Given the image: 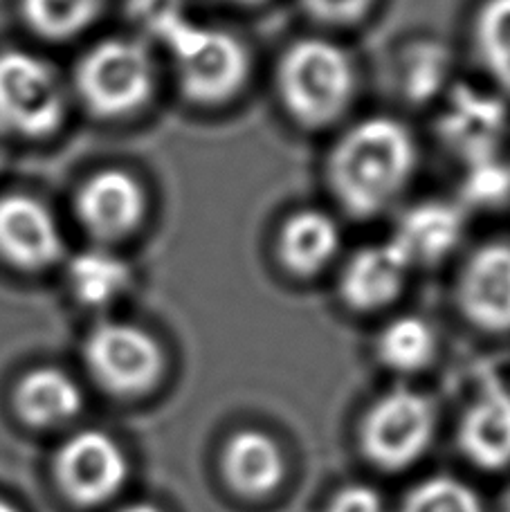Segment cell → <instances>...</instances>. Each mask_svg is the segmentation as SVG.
I'll return each instance as SVG.
<instances>
[{
  "mask_svg": "<svg viewBox=\"0 0 510 512\" xmlns=\"http://www.w3.org/2000/svg\"><path fill=\"white\" fill-rule=\"evenodd\" d=\"M463 214L457 205L425 200L400 216L391 241L405 254L409 265H432L452 254L463 236Z\"/></svg>",
  "mask_w": 510,
  "mask_h": 512,
  "instance_id": "obj_14",
  "label": "cell"
},
{
  "mask_svg": "<svg viewBox=\"0 0 510 512\" xmlns=\"http://www.w3.org/2000/svg\"><path fill=\"white\" fill-rule=\"evenodd\" d=\"M12 405L23 423L54 427L75 418L84 407L79 384L57 367H36L16 382Z\"/></svg>",
  "mask_w": 510,
  "mask_h": 512,
  "instance_id": "obj_15",
  "label": "cell"
},
{
  "mask_svg": "<svg viewBox=\"0 0 510 512\" xmlns=\"http://www.w3.org/2000/svg\"><path fill=\"white\" fill-rule=\"evenodd\" d=\"M84 360L99 387L115 396L149 391L165 369V355L156 337L126 322H99L86 335Z\"/></svg>",
  "mask_w": 510,
  "mask_h": 512,
  "instance_id": "obj_6",
  "label": "cell"
},
{
  "mask_svg": "<svg viewBox=\"0 0 510 512\" xmlns=\"http://www.w3.org/2000/svg\"><path fill=\"white\" fill-rule=\"evenodd\" d=\"M0 162H3V155H0Z\"/></svg>",
  "mask_w": 510,
  "mask_h": 512,
  "instance_id": "obj_33",
  "label": "cell"
},
{
  "mask_svg": "<svg viewBox=\"0 0 510 512\" xmlns=\"http://www.w3.org/2000/svg\"><path fill=\"white\" fill-rule=\"evenodd\" d=\"M461 445L481 468L510 465V393L502 384L488 387L470 407L461 427Z\"/></svg>",
  "mask_w": 510,
  "mask_h": 512,
  "instance_id": "obj_17",
  "label": "cell"
},
{
  "mask_svg": "<svg viewBox=\"0 0 510 512\" xmlns=\"http://www.w3.org/2000/svg\"><path fill=\"white\" fill-rule=\"evenodd\" d=\"M506 512H510V497H508V506H506Z\"/></svg>",
  "mask_w": 510,
  "mask_h": 512,
  "instance_id": "obj_32",
  "label": "cell"
},
{
  "mask_svg": "<svg viewBox=\"0 0 510 512\" xmlns=\"http://www.w3.org/2000/svg\"><path fill=\"white\" fill-rule=\"evenodd\" d=\"M376 351L389 369L403 373L421 371L436 353V333L423 317H396L380 331Z\"/></svg>",
  "mask_w": 510,
  "mask_h": 512,
  "instance_id": "obj_21",
  "label": "cell"
},
{
  "mask_svg": "<svg viewBox=\"0 0 510 512\" xmlns=\"http://www.w3.org/2000/svg\"><path fill=\"white\" fill-rule=\"evenodd\" d=\"M129 12L140 30L162 45L189 21L185 0H131Z\"/></svg>",
  "mask_w": 510,
  "mask_h": 512,
  "instance_id": "obj_26",
  "label": "cell"
},
{
  "mask_svg": "<svg viewBox=\"0 0 510 512\" xmlns=\"http://www.w3.org/2000/svg\"><path fill=\"white\" fill-rule=\"evenodd\" d=\"M504 131L506 108L502 99L468 86L452 90L441 113L439 135L454 155L466 164L497 158Z\"/></svg>",
  "mask_w": 510,
  "mask_h": 512,
  "instance_id": "obj_11",
  "label": "cell"
},
{
  "mask_svg": "<svg viewBox=\"0 0 510 512\" xmlns=\"http://www.w3.org/2000/svg\"><path fill=\"white\" fill-rule=\"evenodd\" d=\"M68 120V88L48 59L27 50L0 52V133L48 140Z\"/></svg>",
  "mask_w": 510,
  "mask_h": 512,
  "instance_id": "obj_4",
  "label": "cell"
},
{
  "mask_svg": "<svg viewBox=\"0 0 510 512\" xmlns=\"http://www.w3.org/2000/svg\"><path fill=\"white\" fill-rule=\"evenodd\" d=\"M106 0H18L27 30L45 41H70L95 25Z\"/></svg>",
  "mask_w": 510,
  "mask_h": 512,
  "instance_id": "obj_20",
  "label": "cell"
},
{
  "mask_svg": "<svg viewBox=\"0 0 510 512\" xmlns=\"http://www.w3.org/2000/svg\"><path fill=\"white\" fill-rule=\"evenodd\" d=\"M277 90L281 104L297 124L329 126L340 120L353 102V61L338 43L299 39L281 54Z\"/></svg>",
  "mask_w": 510,
  "mask_h": 512,
  "instance_id": "obj_2",
  "label": "cell"
},
{
  "mask_svg": "<svg viewBox=\"0 0 510 512\" xmlns=\"http://www.w3.org/2000/svg\"><path fill=\"white\" fill-rule=\"evenodd\" d=\"M416 142L391 117H367L346 131L329 158V185L355 218H371L403 194L416 169Z\"/></svg>",
  "mask_w": 510,
  "mask_h": 512,
  "instance_id": "obj_1",
  "label": "cell"
},
{
  "mask_svg": "<svg viewBox=\"0 0 510 512\" xmlns=\"http://www.w3.org/2000/svg\"><path fill=\"white\" fill-rule=\"evenodd\" d=\"M463 200L475 207H499L510 198V167L497 158L466 164Z\"/></svg>",
  "mask_w": 510,
  "mask_h": 512,
  "instance_id": "obj_25",
  "label": "cell"
},
{
  "mask_svg": "<svg viewBox=\"0 0 510 512\" xmlns=\"http://www.w3.org/2000/svg\"><path fill=\"white\" fill-rule=\"evenodd\" d=\"M329 512H385L380 495L369 486H349L335 495Z\"/></svg>",
  "mask_w": 510,
  "mask_h": 512,
  "instance_id": "obj_28",
  "label": "cell"
},
{
  "mask_svg": "<svg viewBox=\"0 0 510 512\" xmlns=\"http://www.w3.org/2000/svg\"><path fill=\"white\" fill-rule=\"evenodd\" d=\"M126 456L113 436L86 429L70 438L54 459L61 490L79 506H97L113 499L124 486Z\"/></svg>",
  "mask_w": 510,
  "mask_h": 512,
  "instance_id": "obj_9",
  "label": "cell"
},
{
  "mask_svg": "<svg viewBox=\"0 0 510 512\" xmlns=\"http://www.w3.org/2000/svg\"><path fill=\"white\" fill-rule=\"evenodd\" d=\"M75 90L90 113L117 120L142 111L156 90V61L140 39H104L84 52Z\"/></svg>",
  "mask_w": 510,
  "mask_h": 512,
  "instance_id": "obj_3",
  "label": "cell"
},
{
  "mask_svg": "<svg viewBox=\"0 0 510 512\" xmlns=\"http://www.w3.org/2000/svg\"><path fill=\"white\" fill-rule=\"evenodd\" d=\"M225 474L243 495H266L284 479V454L263 432L236 434L225 450Z\"/></svg>",
  "mask_w": 510,
  "mask_h": 512,
  "instance_id": "obj_19",
  "label": "cell"
},
{
  "mask_svg": "<svg viewBox=\"0 0 510 512\" xmlns=\"http://www.w3.org/2000/svg\"><path fill=\"white\" fill-rule=\"evenodd\" d=\"M412 265L394 241L367 245L351 254L340 277V295L346 306L360 313L385 308L403 292Z\"/></svg>",
  "mask_w": 510,
  "mask_h": 512,
  "instance_id": "obj_13",
  "label": "cell"
},
{
  "mask_svg": "<svg viewBox=\"0 0 510 512\" xmlns=\"http://www.w3.org/2000/svg\"><path fill=\"white\" fill-rule=\"evenodd\" d=\"M187 99L203 106L230 102L248 84L250 52L239 36L189 21L165 43Z\"/></svg>",
  "mask_w": 510,
  "mask_h": 512,
  "instance_id": "obj_5",
  "label": "cell"
},
{
  "mask_svg": "<svg viewBox=\"0 0 510 512\" xmlns=\"http://www.w3.org/2000/svg\"><path fill=\"white\" fill-rule=\"evenodd\" d=\"M450 70V59L441 45L418 43L405 59V93L409 99L425 102L443 86Z\"/></svg>",
  "mask_w": 510,
  "mask_h": 512,
  "instance_id": "obj_24",
  "label": "cell"
},
{
  "mask_svg": "<svg viewBox=\"0 0 510 512\" xmlns=\"http://www.w3.org/2000/svg\"><path fill=\"white\" fill-rule=\"evenodd\" d=\"M236 5H243V7H254V5H261L266 3V0H232Z\"/></svg>",
  "mask_w": 510,
  "mask_h": 512,
  "instance_id": "obj_30",
  "label": "cell"
},
{
  "mask_svg": "<svg viewBox=\"0 0 510 512\" xmlns=\"http://www.w3.org/2000/svg\"><path fill=\"white\" fill-rule=\"evenodd\" d=\"M79 225L102 243L131 236L147 214L144 187L124 169H99L88 176L75 196Z\"/></svg>",
  "mask_w": 510,
  "mask_h": 512,
  "instance_id": "obj_10",
  "label": "cell"
},
{
  "mask_svg": "<svg viewBox=\"0 0 510 512\" xmlns=\"http://www.w3.org/2000/svg\"><path fill=\"white\" fill-rule=\"evenodd\" d=\"M0 512H21V510H18L16 506H12V504H9V501H5V499H0Z\"/></svg>",
  "mask_w": 510,
  "mask_h": 512,
  "instance_id": "obj_31",
  "label": "cell"
},
{
  "mask_svg": "<svg viewBox=\"0 0 510 512\" xmlns=\"http://www.w3.org/2000/svg\"><path fill=\"white\" fill-rule=\"evenodd\" d=\"M479 59L510 95V0H486L475 21Z\"/></svg>",
  "mask_w": 510,
  "mask_h": 512,
  "instance_id": "obj_22",
  "label": "cell"
},
{
  "mask_svg": "<svg viewBox=\"0 0 510 512\" xmlns=\"http://www.w3.org/2000/svg\"><path fill=\"white\" fill-rule=\"evenodd\" d=\"M434 411L430 400L412 389L382 396L364 418L362 443L373 463L387 470L412 465L432 441Z\"/></svg>",
  "mask_w": 510,
  "mask_h": 512,
  "instance_id": "obj_7",
  "label": "cell"
},
{
  "mask_svg": "<svg viewBox=\"0 0 510 512\" xmlns=\"http://www.w3.org/2000/svg\"><path fill=\"white\" fill-rule=\"evenodd\" d=\"M400 512H484V506L466 483L452 477H434L412 490Z\"/></svg>",
  "mask_w": 510,
  "mask_h": 512,
  "instance_id": "obj_23",
  "label": "cell"
},
{
  "mask_svg": "<svg viewBox=\"0 0 510 512\" xmlns=\"http://www.w3.org/2000/svg\"><path fill=\"white\" fill-rule=\"evenodd\" d=\"M66 254V239L52 209L21 191L0 196V263L23 274L54 268Z\"/></svg>",
  "mask_w": 510,
  "mask_h": 512,
  "instance_id": "obj_8",
  "label": "cell"
},
{
  "mask_svg": "<svg viewBox=\"0 0 510 512\" xmlns=\"http://www.w3.org/2000/svg\"><path fill=\"white\" fill-rule=\"evenodd\" d=\"M313 18L329 25H353L369 14L373 0H302Z\"/></svg>",
  "mask_w": 510,
  "mask_h": 512,
  "instance_id": "obj_27",
  "label": "cell"
},
{
  "mask_svg": "<svg viewBox=\"0 0 510 512\" xmlns=\"http://www.w3.org/2000/svg\"><path fill=\"white\" fill-rule=\"evenodd\" d=\"M120 512H162L156 506H149V504H133V506H126Z\"/></svg>",
  "mask_w": 510,
  "mask_h": 512,
  "instance_id": "obj_29",
  "label": "cell"
},
{
  "mask_svg": "<svg viewBox=\"0 0 510 512\" xmlns=\"http://www.w3.org/2000/svg\"><path fill=\"white\" fill-rule=\"evenodd\" d=\"M66 283L81 306L108 308L129 292L133 270L122 256L104 248H90L68 261Z\"/></svg>",
  "mask_w": 510,
  "mask_h": 512,
  "instance_id": "obj_18",
  "label": "cell"
},
{
  "mask_svg": "<svg viewBox=\"0 0 510 512\" xmlns=\"http://www.w3.org/2000/svg\"><path fill=\"white\" fill-rule=\"evenodd\" d=\"M279 259L295 277H313L340 250V227L320 209H304L288 218L277 241Z\"/></svg>",
  "mask_w": 510,
  "mask_h": 512,
  "instance_id": "obj_16",
  "label": "cell"
},
{
  "mask_svg": "<svg viewBox=\"0 0 510 512\" xmlns=\"http://www.w3.org/2000/svg\"><path fill=\"white\" fill-rule=\"evenodd\" d=\"M459 306L481 331H510L508 243H488L470 256L459 281Z\"/></svg>",
  "mask_w": 510,
  "mask_h": 512,
  "instance_id": "obj_12",
  "label": "cell"
}]
</instances>
